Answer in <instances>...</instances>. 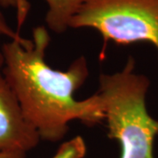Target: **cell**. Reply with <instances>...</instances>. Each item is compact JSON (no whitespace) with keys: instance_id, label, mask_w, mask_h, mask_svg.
I'll return each instance as SVG.
<instances>
[{"instance_id":"cell-1","label":"cell","mask_w":158,"mask_h":158,"mask_svg":"<svg viewBox=\"0 0 158 158\" xmlns=\"http://www.w3.org/2000/svg\"><path fill=\"white\" fill-rule=\"evenodd\" d=\"M49 43L48 30L39 26L32 39L22 37L3 44L1 71L40 140L56 142L66 135L71 121L92 127L105 116L98 93L83 100L75 98L90 73L85 57L76 59L66 70L55 69L46 61Z\"/></svg>"},{"instance_id":"cell-7","label":"cell","mask_w":158,"mask_h":158,"mask_svg":"<svg viewBox=\"0 0 158 158\" xmlns=\"http://www.w3.org/2000/svg\"><path fill=\"white\" fill-rule=\"evenodd\" d=\"M0 36H6L10 40H20V36L18 31H14L8 24L7 19L4 16L2 11L0 10Z\"/></svg>"},{"instance_id":"cell-6","label":"cell","mask_w":158,"mask_h":158,"mask_svg":"<svg viewBox=\"0 0 158 158\" xmlns=\"http://www.w3.org/2000/svg\"><path fill=\"white\" fill-rule=\"evenodd\" d=\"M86 154L85 140L81 136H76L63 142L52 158H84Z\"/></svg>"},{"instance_id":"cell-2","label":"cell","mask_w":158,"mask_h":158,"mask_svg":"<svg viewBox=\"0 0 158 158\" xmlns=\"http://www.w3.org/2000/svg\"><path fill=\"white\" fill-rule=\"evenodd\" d=\"M98 94L106 123L107 135L118 141L119 158H154L158 120L148 112L149 79L135 72V61L128 57L122 69L99 76Z\"/></svg>"},{"instance_id":"cell-9","label":"cell","mask_w":158,"mask_h":158,"mask_svg":"<svg viewBox=\"0 0 158 158\" xmlns=\"http://www.w3.org/2000/svg\"><path fill=\"white\" fill-rule=\"evenodd\" d=\"M3 65H4V57L2 55V52L0 50V70L3 68Z\"/></svg>"},{"instance_id":"cell-5","label":"cell","mask_w":158,"mask_h":158,"mask_svg":"<svg viewBox=\"0 0 158 158\" xmlns=\"http://www.w3.org/2000/svg\"><path fill=\"white\" fill-rule=\"evenodd\" d=\"M48 6L46 24L48 28L56 34H62L70 28V22L85 0H44ZM0 6L13 8L17 13L18 32L24 25L30 11L27 0H0Z\"/></svg>"},{"instance_id":"cell-3","label":"cell","mask_w":158,"mask_h":158,"mask_svg":"<svg viewBox=\"0 0 158 158\" xmlns=\"http://www.w3.org/2000/svg\"><path fill=\"white\" fill-rule=\"evenodd\" d=\"M70 28L96 30L119 45L148 42L158 54V0H85Z\"/></svg>"},{"instance_id":"cell-8","label":"cell","mask_w":158,"mask_h":158,"mask_svg":"<svg viewBox=\"0 0 158 158\" xmlns=\"http://www.w3.org/2000/svg\"><path fill=\"white\" fill-rule=\"evenodd\" d=\"M26 154L19 151H10V152L0 153V158H25Z\"/></svg>"},{"instance_id":"cell-4","label":"cell","mask_w":158,"mask_h":158,"mask_svg":"<svg viewBox=\"0 0 158 158\" xmlns=\"http://www.w3.org/2000/svg\"><path fill=\"white\" fill-rule=\"evenodd\" d=\"M40 141L0 70V153H27Z\"/></svg>"}]
</instances>
